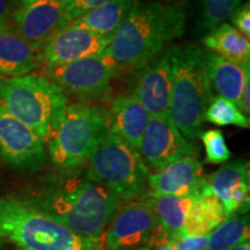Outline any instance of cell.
<instances>
[{"instance_id":"6da1fadb","label":"cell","mask_w":250,"mask_h":250,"mask_svg":"<svg viewBox=\"0 0 250 250\" xmlns=\"http://www.w3.org/2000/svg\"><path fill=\"white\" fill-rule=\"evenodd\" d=\"M186 12L180 2L134 1L104 52L118 71L134 70L182 37Z\"/></svg>"},{"instance_id":"7a4b0ae2","label":"cell","mask_w":250,"mask_h":250,"mask_svg":"<svg viewBox=\"0 0 250 250\" xmlns=\"http://www.w3.org/2000/svg\"><path fill=\"white\" fill-rule=\"evenodd\" d=\"M28 201L73 233L96 243L121 208V199L110 190L79 176L54 181Z\"/></svg>"},{"instance_id":"3957f363","label":"cell","mask_w":250,"mask_h":250,"mask_svg":"<svg viewBox=\"0 0 250 250\" xmlns=\"http://www.w3.org/2000/svg\"><path fill=\"white\" fill-rule=\"evenodd\" d=\"M171 65L169 118L190 142L201 133L204 114L213 99L206 67V49L193 43L171 45Z\"/></svg>"},{"instance_id":"277c9868","label":"cell","mask_w":250,"mask_h":250,"mask_svg":"<svg viewBox=\"0 0 250 250\" xmlns=\"http://www.w3.org/2000/svg\"><path fill=\"white\" fill-rule=\"evenodd\" d=\"M0 237L21 250H101L51 215L17 197L0 198Z\"/></svg>"},{"instance_id":"5b68a950","label":"cell","mask_w":250,"mask_h":250,"mask_svg":"<svg viewBox=\"0 0 250 250\" xmlns=\"http://www.w3.org/2000/svg\"><path fill=\"white\" fill-rule=\"evenodd\" d=\"M108 131L107 110L102 105L67 103L45 140L52 164L67 173L77 170L88 161Z\"/></svg>"},{"instance_id":"8992f818","label":"cell","mask_w":250,"mask_h":250,"mask_svg":"<svg viewBox=\"0 0 250 250\" xmlns=\"http://www.w3.org/2000/svg\"><path fill=\"white\" fill-rule=\"evenodd\" d=\"M67 103L64 92L43 74L0 79V105L44 140Z\"/></svg>"},{"instance_id":"52a82bcc","label":"cell","mask_w":250,"mask_h":250,"mask_svg":"<svg viewBox=\"0 0 250 250\" xmlns=\"http://www.w3.org/2000/svg\"><path fill=\"white\" fill-rule=\"evenodd\" d=\"M148 169L142 154L108 131L88 159L86 179L107 188L120 199H137L145 195Z\"/></svg>"},{"instance_id":"ba28073f","label":"cell","mask_w":250,"mask_h":250,"mask_svg":"<svg viewBox=\"0 0 250 250\" xmlns=\"http://www.w3.org/2000/svg\"><path fill=\"white\" fill-rule=\"evenodd\" d=\"M43 76L56 83L65 95L89 102L105 95L118 68L104 51L54 67H43Z\"/></svg>"},{"instance_id":"9c48e42d","label":"cell","mask_w":250,"mask_h":250,"mask_svg":"<svg viewBox=\"0 0 250 250\" xmlns=\"http://www.w3.org/2000/svg\"><path fill=\"white\" fill-rule=\"evenodd\" d=\"M170 237L159 224L151 205L143 197L118 210L104 234L105 246L111 250H132L159 247Z\"/></svg>"},{"instance_id":"30bf717a","label":"cell","mask_w":250,"mask_h":250,"mask_svg":"<svg viewBox=\"0 0 250 250\" xmlns=\"http://www.w3.org/2000/svg\"><path fill=\"white\" fill-rule=\"evenodd\" d=\"M173 80L171 45L134 68L127 83V93L136 99L149 116L169 117V100Z\"/></svg>"},{"instance_id":"8fae6325","label":"cell","mask_w":250,"mask_h":250,"mask_svg":"<svg viewBox=\"0 0 250 250\" xmlns=\"http://www.w3.org/2000/svg\"><path fill=\"white\" fill-rule=\"evenodd\" d=\"M0 156L21 170H34L46 160L45 140L0 105Z\"/></svg>"},{"instance_id":"7c38bea8","label":"cell","mask_w":250,"mask_h":250,"mask_svg":"<svg viewBox=\"0 0 250 250\" xmlns=\"http://www.w3.org/2000/svg\"><path fill=\"white\" fill-rule=\"evenodd\" d=\"M67 2L36 0L19 5L12 15L11 26L34 49L41 52L51 36L68 24Z\"/></svg>"},{"instance_id":"4fadbf2b","label":"cell","mask_w":250,"mask_h":250,"mask_svg":"<svg viewBox=\"0 0 250 250\" xmlns=\"http://www.w3.org/2000/svg\"><path fill=\"white\" fill-rule=\"evenodd\" d=\"M198 149L184 138L168 116H151L144 132L140 154L156 170L184 156L197 155Z\"/></svg>"},{"instance_id":"5bb4252c","label":"cell","mask_w":250,"mask_h":250,"mask_svg":"<svg viewBox=\"0 0 250 250\" xmlns=\"http://www.w3.org/2000/svg\"><path fill=\"white\" fill-rule=\"evenodd\" d=\"M110 37H103L86 28L68 22L49 39L42 50V66L54 67L100 55L108 48Z\"/></svg>"},{"instance_id":"9a60e30c","label":"cell","mask_w":250,"mask_h":250,"mask_svg":"<svg viewBox=\"0 0 250 250\" xmlns=\"http://www.w3.org/2000/svg\"><path fill=\"white\" fill-rule=\"evenodd\" d=\"M203 165L197 155L184 156L166 166L147 180L148 195L188 197L196 195L204 184Z\"/></svg>"},{"instance_id":"2e32d148","label":"cell","mask_w":250,"mask_h":250,"mask_svg":"<svg viewBox=\"0 0 250 250\" xmlns=\"http://www.w3.org/2000/svg\"><path fill=\"white\" fill-rule=\"evenodd\" d=\"M107 117L109 131L139 152L144 132L151 117L146 109L129 94H120L111 100Z\"/></svg>"},{"instance_id":"e0dca14e","label":"cell","mask_w":250,"mask_h":250,"mask_svg":"<svg viewBox=\"0 0 250 250\" xmlns=\"http://www.w3.org/2000/svg\"><path fill=\"white\" fill-rule=\"evenodd\" d=\"M42 67V56L8 26L0 30V76L22 77Z\"/></svg>"},{"instance_id":"ac0fdd59","label":"cell","mask_w":250,"mask_h":250,"mask_svg":"<svg viewBox=\"0 0 250 250\" xmlns=\"http://www.w3.org/2000/svg\"><path fill=\"white\" fill-rule=\"evenodd\" d=\"M249 66L250 64H237L206 50V67L212 90L239 109L246 77L250 72Z\"/></svg>"},{"instance_id":"d6986e66","label":"cell","mask_w":250,"mask_h":250,"mask_svg":"<svg viewBox=\"0 0 250 250\" xmlns=\"http://www.w3.org/2000/svg\"><path fill=\"white\" fill-rule=\"evenodd\" d=\"M226 218L224 206L206 187L204 181L202 189L193 196V202L188 212L182 235H208Z\"/></svg>"},{"instance_id":"ffe728a7","label":"cell","mask_w":250,"mask_h":250,"mask_svg":"<svg viewBox=\"0 0 250 250\" xmlns=\"http://www.w3.org/2000/svg\"><path fill=\"white\" fill-rule=\"evenodd\" d=\"M206 50L241 65L250 64V42L230 23L224 22L203 39Z\"/></svg>"},{"instance_id":"44dd1931","label":"cell","mask_w":250,"mask_h":250,"mask_svg":"<svg viewBox=\"0 0 250 250\" xmlns=\"http://www.w3.org/2000/svg\"><path fill=\"white\" fill-rule=\"evenodd\" d=\"M133 2L134 0H111L107 4L90 9L71 22L111 39L130 12Z\"/></svg>"},{"instance_id":"7402d4cb","label":"cell","mask_w":250,"mask_h":250,"mask_svg":"<svg viewBox=\"0 0 250 250\" xmlns=\"http://www.w3.org/2000/svg\"><path fill=\"white\" fill-rule=\"evenodd\" d=\"M193 196H154L146 193L143 196L154 212L159 224L171 240L182 235L184 223L193 202Z\"/></svg>"},{"instance_id":"603a6c76","label":"cell","mask_w":250,"mask_h":250,"mask_svg":"<svg viewBox=\"0 0 250 250\" xmlns=\"http://www.w3.org/2000/svg\"><path fill=\"white\" fill-rule=\"evenodd\" d=\"M249 237V214L235 213L228 215L210 234H208L206 250H228L248 241Z\"/></svg>"},{"instance_id":"cb8c5ba5","label":"cell","mask_w":250,"mask_h":250,"mask_svg":"<svg viewBox=\"0 0 250 250\" xmlns=\"http://www.w3.org/2000/svg\"><path fill=\"white\" fill-rule=\"evenodd\" d=\"M245 181H249V165L241 160L225 165L211 176L205 177L206 187L212 195L217 197L224 210L229 201L230 193Z\"/></svg>"},{"instance_id":"d4e9b609","label":"cell","mask_w":250,"mask_h":250,"mask_svg":"<svg viewBox=\"0 0 250 250\" xmlns=\"http://www.w3.org/2000/svg\"><path fill=\"white\" fill-rule=\"evenodd\" d=\"M245 0H198L197 27L208 34L224 23Z\"/></svg>"},{"instance_id":"484cf974","label":"cell","mask_w":250,"mask_h":250,"mask_svg":"<svg viewBox=\"0 0 250 250\" xmlns=\"http://www.w3.org/2000/svg\"><path fill=\"white\" fill-rule=\"evenodd\" d=\"M204 122H210V123L220 125V126L235 125L242 129H248L250 125L249 118L246 117L234 103L218 95L213 96L206 109Z\"/></svg>"},{"instance_id":"4316f807","label":"cell","mask_w":250,"mask_h":250,"mask_svg":"<svg viewBox=\"0 0 250 250\" xmlns=\"http://www.w3.org/2000/svg\"><path fill=\"white\" fill-rule=\"evenodd\" d=\"M201 139L205 148V161L212 165L227 162L232 156L224 133L220 130H208L201 133Z\"/></svg>"},{"instance_id":"83f0119b","label":"cell","mask_w":250,"mask_h":250,"mask_svg":"<svg viewBox=\"0 0 250 250\" xmlns=\"http://www.w3.org/2000/svg\"><path fill=\"white\" fill-rule=\"evenodd\" d=\"M232 26L239 30L247 39L250 37V6L249 1L241 4L230 14Z\"/></svg>"},{"instance_id":"f1b7e54d","label":"cell","mask_w":250,"mask_h":250,"mask_svg":"<svg viewBox=\"0 0 250 250\" xmlns=\"http://www.w3.org/2000/svg\"><path fill=\"white\" fill-rule=\"evenodd\" d=\"M111 0H68L67 2V17L70 22L80 15H83L90 9L99 7Z\"/></svg>"},{"instance_id":"f546056e","label":"cell","mask_w":250,"mask_h":250,"mask_svg":"<svg viewBox=\"0 0 250 250\" xmlns=\"http://www.w3.org/2000/svg\"><path fill=\"white\" fill-rule=\"evenodd\" d=\"M174 250H206L208 248V235H181L171 240Z\"/></svg>"},{"instance_id":"4dcf8cb0","label":"cell","mask_w":250,"mask_h":250,"mask_svg":"<svg viewBox=\"0 0 250 250\" xmlns=\"http://www.w3.org/2000/svg\"><path fill=\"white\" fill-rule=\"evenodd\" d=\"M18 6V0H0V30L11 26L12 15Z\"/></svg>"},{"instance_id":"1f68e13d","label":"cell","mask_w":250,"mask_h":250,"mask_svg":"<svg viewBox=\"0 0 250 250\" xmlns=\"http://www.w3.org/2000/svg\"><path fill=\"white\" fill-rule=\"evenodd\" d=\"M228 250H250V241L248 240V241L240 243V245L233 247V248H230Z\"/></svg>"},{"instance_id":"d6a6232c","label":"cell","mask_w":250,"mask_h":250,"mask_svg":"<svg viewBox=\"0 0 250 250\" xmlns=\"http://www.w3.org/2000/svg\"><path fill=\"white\" fill-rule=\"evenodd\" d=\"M155 250H174V246L173 243H171V241H169V242L164 243V245L156 247Z\"/></svg>"},{"instance_id":"836d02e7","label":"cell","mask_w":250,"mask_h":250,"mask_svg":"<svg viewBox=\"0 0 250 250\" xmlns=\"http://www.w3.org/2000/svg\"><path fill=\"white\" fill-rule=\"evenodd\" d=\"M19 5H26V4H30V2L36 1V0H18ZM55 1H64V0H55Z\"/></svg>"},{"instance_id":"e575fe53","label":"cell","mask_w":250,"mask_h":250,"mask_svg":"<svg viewBox=\"0 0 250 250\" xmlns=\"http://www.w3.org/2000/svg\"><path fill=\"white\" fill-rule=\"evenodd\" d=\"M167 4H171V2H180V0H164Z\"/></svg>"},{"instance_id":"d590c367","label":"cell","mask_w":250,"mask_h":250,"mask_svg":"<svg viewBox=\"0 0 250 250\" xmlns=\"http://www.w3.org/2000/svg\"><path fill=\"white\" fill-rule=\"evenodd\" d=\"M132 250H151V248H148V247H142V248H138V249H132Z\"/></svg>"},{"instance_id":"8d00e7d4","label":"cell","mask_w":250,"mask_h":250,"mask_svg":"<svg viewBox=\"0 0 250 250\" xmlns=\"http://www.w3.org/2000/svg\"><path fill=\"white\" fill-rule=\"evenodd\" d=\"M18 250H21V249H18Z\"/></svg>"}]
</instances>
